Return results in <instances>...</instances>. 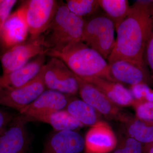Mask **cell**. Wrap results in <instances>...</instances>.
I'll use <instances>...</instances> for the list:
<instances>
[{"instance_id": "cell-25", "label": "cell", "mask_w": 153, "mask_h": 153, "mask_svg": "<svg viewBox=\"0 0 153 153\" xmlns=\"http://www.w3.org/2000/svg\"><path fill=\"white\" fill-rule=\"evenodd\" d=\"M137 114L143 120L153 121V102H146L137 108Z\"/></svg>"}, {"instance_id": "cell-5", "label": "cell", "mask_w": 153, "mask_h": 153, "mask_svg": "<svg viewBox=\"0 0 153 153\" xmlns=\"http://www.w3.org/2000/svg\"><path fill=\"white\" fill-rule=\"evenodd\" d=\"M42 35L30 36L25 41L7 49L0 55L3 74H8L26 65L36 56L45 54Z\"/></svg>"}, {"instance_id": "cell-2", "label": "cell", "mask_w": 153, "mask_h": 153, "mask_svg": "<svg viewBox=\"0 0 153 153\" xmlns=\"http://www.w3.org/2000/svg\"><path fill=\"white\" fill-rule=\"evenodd\" d=\"M45 55L62 60L76 76L84 80L95 76L113 81L106 60L82 41L60 50H47Z\"/></svg>"}, {"instance_id": "cell-20", "label": "cell", "mask_w": 153, "mask_h": 153, "mask_svg": "<svg viewBox=\"0 0 153 153\" xmlns=\"http://www.w3.org/2000/svg\"><path fill=\"white\" fill-rule=\"evenodd\" d=\"M66 110L83 125L93 126L96 123L95 109L82 100H74L69 101Z\"/></svg>"}, {"instance_id": "cell-29", "label": "cell", "mask_w": 153, "mask_h": 153, "mask_svg": "<svg viewBox=\"0 0 153 153\" xmlns=\"http://www.w3.org/2000/svg\"><path fill=\"white\" fill-rule=\"evenodd\" d=\"M145 99L147 100V102H153V91L152 90L146 96Z\"/></svg>"}, {"instance_id": "cell-6", "label": "cell", "mask_w": 153, "mask_h": 153, "mask_svg": "<svg viewBox=\"0 0 153 153\" xmlns=\"http://www.w3.org/2000/svg\"><path fill=\"white\" fill-rule=\"evenodd\" d=\"M44 71L45 65L34 79L21 87H0V105L10 108L19 112L32 103L46 89Z\"/></svg>"}, {"instance_id": "cell-27", "label": "cell", "mask_w": 153, "mask_h": 153, "mask_svg": "<svg viewBox=\"0 0 153 153\" xmlns=\"http://www.w3.org/2000/svg\"><path fill=\"white\" fill-rule=\"evenodd\" d=\"M152 90L146 83H140L131 85L130 91L134 98L138 100H142L146 98V96Z\"/></svg>"}, {"instance_id": "cell-9", "label": "cell", "mask_w": 153, "mask_h": 153, "mask_svg": "<svg viewBox=\"0 0 153 153\" xmlns=\"http://www.w3.org/2000/svg\"><path fill=\"white\" fill-rule=\"evenodd\" d=\"M27 122L21 114L15 115L0 132V153H27L30 139Z\"/></svg>"}, {"instance_id": "cell-21", "label": "cell", "mask_w": 153, "mask_h": 153, "mask_svg": "<svg viewBox=\"0 0 153 153\" xmlns=\"http://www.w3.org/2000/svg\"><path fill=\"white\" fill-rule=\"evenodd\" d=\"M65 3L71 13L83 19L93 14L100 7L98 0H66Z\"/></svg>"}, {"instance_id": "cell-22", "label": "cell", "mask_w": 153, "mask_h": 153, "mask_svg": "<svg viewBox=\"0 0 153 153\" xmlns=\"http://www.w3.org/2000/svg\"><path fill=\"white\" fill-rule=\"evenodd\" d=\"M128 132L132 138L140 143L153 142V126H148L142 121L137 120L130 126Z\"/></svg>"}, {"instance_id": "cell-23", "label": "cell", "mask_w": 153, "mask_h": 153, "mask_svg": "<svg viewBox=\"0 0 153 153\" xmlns=\"http://www.w3.org/2000/svg\"><path fill=\"white\" fill-rule=\"evenodd\" d=\"M16 0H0V30L10 15L11 10L17 3Z\"/></svg>"}, {"instance_id": "cell-11", "label": "cell", "mask_w": 153, "mask_h": 153, "mask_svg": "<svg viewBox=\"0 0 153 153\" xmlns=\"http://www.w3.org/2000/svg\"><path fill=\"white\" fill-rule=\"evenodd\" d=\"M85 153H108L113 150L117 140L111 128L103 122H99L90 129L85 139Z\"/></svg>"}, {"instance_id": "cell-24", "label": "cell", "mask_w": 153, "mask_h": 153, "mask_svg": "<svg viewBox=\"0 0 153 153\" xmlns=\"http://www.w3.org/2000/svg\"><path fill=\"white\" fill-rule=\"evenodd\" d=\"M142 147L141 143L133 138L127 140L125 145L113 153H142Z\"/></svg>"}, {"instance_id": "cell-10", "label": "cell", "mask_w": 153, "mask_h": 153, "mask_svg": "<svg viewBox=\"0 0 153 153\" xmlns=\"http://www.w3.org/2000/svg\"><path fill=\"white\" fill-rule=\"evenodd\" d=\"M85 147V139L76 132L56 131L45 143L41 153H83Z\"/></svg>"}, {"instance_id": "cell-16", "label": "cell", "mask_w": 153, "mask_h": 153, "mask_svg": "<svg viewBox=\"0 0 153 153\" xmlns=\"http://www.w3.org/2000/svg\"><path fill=\"white\" fill-rule=\"evenodd\" d=\"M21 115L27 122L38 121L49 124L56 131H74L83 126L66 109L40 113L29 116Z\"/></svg>"}, {"instance_id": "cell-1", "label": "cell", "mask_w": 153, "mask_h": 153, "mask_svg": "<svg viewBox=\"0 0 153 153\" xmlns=\"http://www.w3.org/2000/svg\"><path fill=\"white\" fill-rule=\"evenodd\" d=\"M153 29V1H137L116 30L115 44L108 58V64L126 60L144 66L145 47Z\"/></svg>"}, {"instance_id": "cell-8", "label": "cell", "mask_w": 153, "mask_h": 153, "mask_svg": "<svg viewBox=\"0 0 153 153\" xmlns=\"http://www.w3.org/2000/svg\"><path fill=\"white\" fill-rule=\"evenodd\" d=\"M44 81L46 89L56 91L67 95L78 92L76 75L62 60L55 57L45 64Z\"/></svg>"}, {"instance_id": "cell-26", "label": "cell", "mask_w": 153, "mask_h": 153, "mask_svg": "<svg viewBox=\"0 0 153 153\" xmlns=\"http://www.w3.org/2000/svg\"><path fill=\"white\" fill-rule=\"evenodd\" d=\"M143 59L144 63L153 72V29L146 44Z\"/></svg>"}, {"instance_id": "cell-19", "label": "cell", "mask_w": 153, "mask_h": 153, "mask_svg": "<svg viewBox=\"0 0 153 153\" xmlns=\"http://www.w3.org/2000/svg\"><path fill=\"white\" fill-rule=\"evenodd\" d=\"M98 2L105 16L114 24L116 30L127 16L130 10L127 0H98Z\"/></svg>"}, {"instance_id": "cell-4", "label": "cell", "mask_w": 153, "mask_h": 153, "mask_svg": "<svg viewBox=\"0 0 153 153\" xmlns=\"http://www.w3.org/2000/svg\"><path fill=\"white\" fill-rule=\"evenodd\" d=\"M115 31L114 24L106 16L94 17L85 20L82 41L107 60L115 44Z\"/></svg>"}, {"instance_id": "cell-7", "label": "cell", "mask_w": 153, "mask_h": 153, "mask_svg": "<svg viewBox=\"0 0 153 153\" xmlns=\"http://www.w3.org/2000/svg\"><path fill=\"white\" fill-rule=\"evenodd\" d=\"M58 1L29 0L22 7L30 36L42 35L49 27L57 12Z\"/></svg>"}, {"instance_id": "cell-14", "label": "cell", "mask_w": 153, "mask_h": 153, "mask_svg": "<svg viewBox=\"0 0 153 153\" xmlns=\"http://www.w3.org/2000/svg\"><path fill=\"white\" fill-rule=\"evenodd\" d=\"M45 54H41L17 70L8 74H0V87L16 88L30 82L45 65Z\"/></svg>"}, {"instance_id": "cell-13", "label": "cell", "mask_w": 153, "mask_h": 153, "mask_svg": "<svg viewBox=\"0 0 153 153\" xmlns=\"http://www.w3.org/2000/svg\"><path fill=\"white\" fill-rule=\"evenodd\" d=\"M68 95L56 91L46 89L32 103L21 110L19 114L29 116L40 113L64 109L69 102Z\"/></svg>"}, {"instance_id": "cell-12", "label": "cell", "mask_w": 153, "mask_h": 153, "mask_svg": "<svg viewBox=\"0 0 153 153\" xmlns=\"http://www.w3.org/2000/svg\"><path fill=\"white\" fill-rule=\"evenodd\" d=\"M29 31L22 6L10 14L3 26L1 38L3 46L7 49L27 39Z\"/></svg>"}, {"instance_id": "cell-15", "label": "cell", "mask_w": 153, "mask_h": 153, "mask_svg": "<svg viewBox=\"0 0 153 153\" xmlns=\"http://www.w3.org/2000/svg\"><path fill=\"white\" fill-rule=\"evenodd\" d=\"M110 74L113 82L131 85L145 83L144 66L132 60H122L108 64Z\"/></svg>"}, {"instance_id": "cell-3", "label": "cell", "mask_w": 153, "mask_h": 153, "mask_svg": "<svg viewBox=\"0 0 153 153\" xmlns=\"http://www.w3.org/2000/svg\"><path fill=\"white\" fill-rule=\"evenodd\" d=\"M85 19L71 13L66 3L58 1L57 12L52 23L43 34L47 50H60L82 41Z\"/></svg>"}, {"instance_id": "cell-28", "label": "cell", "mask_w": 153, "mask_h": 153, "mask_svg": "<svg viewBox=\"0 0 153 153\" xmlns=\"http://www.w3.org/2000/svg\"><path fill=\"white\" fill-rule=\"evenodd\" d=\"M14 115L10 112L0 109V132Z\"/></svg>"}, {"instance_id": "cell-17", "label": "cell", "mask_w": 153, "mask_h": 153, "mask_svg": "<svg viewBox=\"0 0 153 153\" xmlns=\"http://www.w3.org/2000/svg\"><path fill=\"white\" fill-rule=\"evenodd\" d=\"M84 80L93 84L114 103L127 105L134 102V98L131 91L119 82L95 76Z\"/></svg>"}, {"instance_id": "cell-18", "label": "cell", "mask_w": 153, "mask_h": 153, "mask_svg": "<svg viewBox=\"0 0 153 153\" xmlns=\"http://www.w3.org/2000/svg\"><path fill=\"white\" fill-rule=\"evenodd\" d=\"M76 77L78 92L83 101L102 114H109L113 112L112 102L104 94L93 84L77 76Z\"/></svg>"}, {"instance_id": "cell-30", "label": "cell", "mask_w": 153, "mask_h": 153, "mask_svg": "<svg viewBox=\"0 0 153 153\" xmlns=\"http://www.w3.org/2000/svg\"><path fill=\"white\" fill-rule=\"evenodd\" d=\"M149 153H153V146L150 148L149 151Z\"/></svg>"}, {"instance_id": "cell-31", "label": "cell", "mask_w": 153, "mask_h": 153, "mask_svg": "<svg viewBox=\"0 0 153 153\" xmlns=\"http://www.w3.org/2000/svg\"><path fill=\"white\" fill-rule=\"evenodd\" d=\"M1 30H0V37H1Z\"/></svg>"}]
</instances>
